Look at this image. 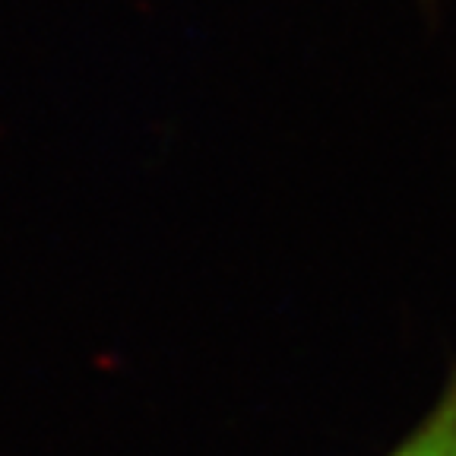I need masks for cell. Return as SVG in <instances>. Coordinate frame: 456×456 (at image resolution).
Returning a JSON list of instances; mask_svg holds the SVG:
<instances>
[{"instance_id": "obj_1", "label": "cell", "mask_w": 456, "mask_h": 456, "mask_svg": "<svg viewBox=\"0 0 456 456\" xmlns=\"http://www.w3.org/2000/svg\"><path fill=\"white\" fill-rule=\"evenodd\" d=\"M387 456H456V368L419 425Z\"/></svg>"}]
</instances>
